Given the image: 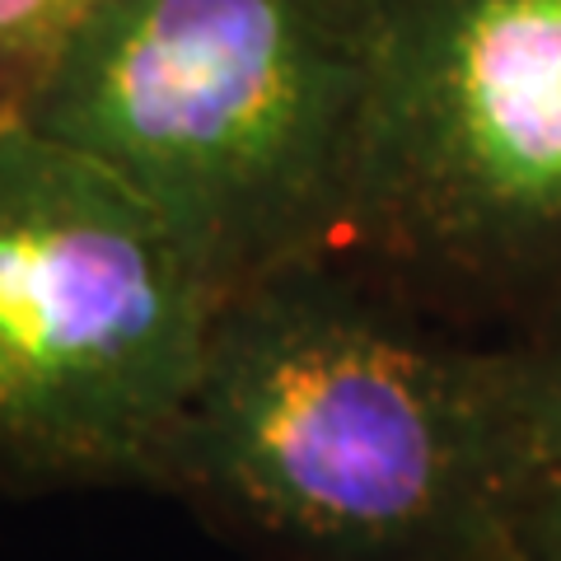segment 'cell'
Returning a JSON list of instances; mask_svg holds the SVG:
<instances>
[{
  "instance_id": "6",
  "label": "cell",
  "mask_w": 561,
  "mask_h": 561,
  "mask_svg": "<svg viewBox=\"0 0 561 561\" xmlns=\"http://www.w3.org/2000/svg\"><path fill=\"white\" fill-rule=\"evenodd\" d=\"M99 0H0V103Z\"/></svg>"
},
{
  "instance_id": "1",
  "label": "cell",
  "mask_w": 561,
  "mask_h": 561,
  "mask_svg": "<svg viewBox=\"0 0 561 561\" xmlns=\"http://www.w3.org/2000/svg\"><path fill=\"white\" fill-rule=\"evenodd\" d=\"M524 389L529 365L290 262L225 295L160 486L276 561H482L511 542Z\"/></svg>"
},
{
  "instance_id": "7",
  "label": "cell",
  "mask_w": 561,
  "mask_h": 561,
  "mask_svg": "<svg viewBox=\"0 0 561 561\" xmlns=\"http://www.w3.org/2000/svg\"><path fill=\"white\" fill-rule=\"evenodd\" d=\"M482 561H534V557H529V552H519L515 542H505V548H496V552L482 557Z\"/></svg>"
},
{
  "instance_id": "2",
  "label": "cell",
  "mask_w": 561,
  "mask_h": 561,
  "mask_svg": "<svg viewBox=\"0 0 561 561\" xmlns=\"http://www.w3.org/2000/svg\"><path fill=\"white\" fill-rule=\"evenodd\" d=\"M375 0H99L5 99L169 220L220 295L346 230Z\"/></svg>"
},
{
  "instance_id": "3",
  "label": "cell",
  "mask_w": 561,
  "mask_h": 561,
  "mask_svg": "<svg viewBox=\"0 0 561 561\" xmlns=\"http://www.w3.org/2000/svg\"><path fill=\"white\" fill-rule=\"evenodd\" d=\"M220 305L160 210L0 103V468L160 482Z\"/></svg>"
},
{
  "instance_id": "5",
  "label": "cell",
  "mask_w": 561,
  "mask_h": 561,
  "mask_svg": "<svg viewBox=\"0 0 561 561\" xmlns=\"http://www.w3.org/2000/svg\"><path fill=\"white\" fill-rule=\"evenodd\" d=\"M511 542L534 561H561V360L529 365Z\"/></svg>"
},
{
  "instance_id": "4",
  "label": "cell",
  "mask_w": 561,
  "mask_h": 561,
  "mask_svg": "<svg viewBox=\"0 0 561 561\" xmlns=\"http://www.w3.org/2000/svg\"><path fill=\"white\" fill-rule=\"evenodd\" d=\"M346 234L505 272L561 243V0H375Z\"/></svg>"
}]
</instances>
